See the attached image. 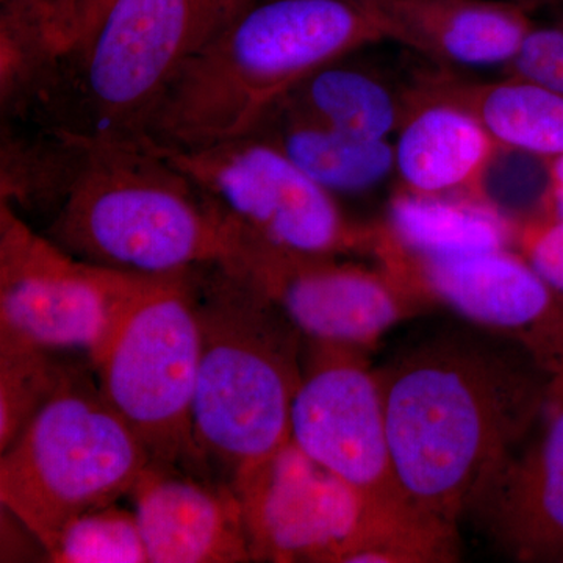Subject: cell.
<instances>
[{
    "instance_id": "cell-1",
    "label": "cell",
    "mask_w": 563,
    "mask_h": 563,
    "mask_svg": "<svg viewBox=\"0 0 563 563\" xmlns=\"http://www.w3.org/2000/svg\"><path fill=\"white\" fill-rule=\"evenodd\" d=\"M377 373L396 487L453 531L531 433L555 376L521 340L470 332L435 336Z\"/></svg>"
},
{
    "instance_id": "cell-2",
    "label": "cell",
    "mask_w": 563,
    "mask_h": 563,
    "mask_svg": "<svg viewBox=\"0 0 563 563\" xmlns=\"http://www.w3.org/2000/svg\"><path fill=\"white\" fill-rule=\"evenodd\" d=\"M201 335L192 440L198 473L232 488L290 442L302 333L242 266L190 269Z\"/></svg>"
},
{
    "instance_id": "cell-3",
    "label": "cell",
    "mask_w": 563,
    "mask_h": 563,
    "mask_svg": "<svg viewBox=\"0 0 563 563\" xmlns=\"http://www.w3.org/2000/svg\"><path fill=\"white\" fill-rule=\"evenodd\" d=\"M383 40L361 0H252L181 70L143 140L195 147L247 135L314 70Z\"/></svg>"
},
{
    "instance_id": "cell-4",
    "label": "cell",
    "mask_w": 563,
    "mask_h": 563,
    "mask_svg": "<svg viewBox=\"0 0 563 563\" xmlns=\"http://www.w3.org/2000/svg\"><path fill=\"white\" fill-rule=\"evenodd\" d=\"M81 261L141 274L242 266L252 239L146 141H91L68 198L41 231Z\"/></svg>"
},
{
    "instance_id": "cell-5",
    "label": "cell",
    "mask_w": 563,
    "mask_h": 563,
    "mask_svg": "<svg viewBox=\"0 0 563 563\" xmlns=\"http://www.w3.org/2000/svg\"><path fill=\"white\" fill-rule=\"evenodd\" d=\"M252 0H114L62 55L35 124L91 141H140L181 70Z\"/></svg>"
},
{
    "instance_id": "cell-6",
    "label": "cell",
    "mask_w": 563,
    "mask_h": 563,
    "mask_svg": "<svg viewBox=\"0 0 563 563\" xmlns=\"http://www.w3.org/2000/svg\"><path fill=\"white\" fill-rule=\"evenodd\" d=\"M150 463L81 366L0 453V503L49 555L70 521L131 495Z\"/></svg>"
},
{
    "instance_id": "cell-7",
    "label": "cell",
    "mask_w": 563,
    "mask_h": 563,
    "mask_svg": "<svg viewBox=\"0 0 563 563\" xmlns=\"http://www.w3.org/2000/svg\"><path fill=\"white\" fill-rule=\"evenodd\" d=\"M166 276L81 261L0 203V343L84 351L92 366Z\"/></svg>"
},
{
    "instance_id": "cell-8",
    "label": "cell",
    "mask_w": 563,
    "mask_h": 563,
    "mask_svg": "<svg viewBox=\"0 0 563 563\" xmlns=\"http://www.w3.org/2000/svg\"><path fill=\"white\" fill-rule=\"evenodd\" d=\"M188 273L168 274L132 310L92 369L151 462L198 473L192 404L201 335Z\"/></svg>"
},
{
    "instance_id": "cell-9",
    "label": "cell",
    "mask_w": 563,
    "mask_h": 563,
    "mask_svg": "<svg viewBox=\"0 0 563 563\" xmlns=\"http://www.w3.org/2000/svg\"><path fill=\"white\" fill-rule=\"evenodd\" d=\"M144 141L209 192L252 240L266 246L335 257L372 244L373 233L346 221L335 195L262 136L250 133L195 147Z\"/></svg>"
},
{
    "instance_id": "cell-10",
    "label": "cell",
    "mask_w": 563,
    "mask_h": 563,
    "mask_svg": "<svg viewBox=\"0 0 563 563\" xmlns=\"http://www.w3.org/2000/svg\"><path fill=\"white\" fill-rule=\"evenodd\" d=\"M302 373L290 413V442L361 493L368 507L406 503L396 487L379 373L325 346Z\"/></svg>"
},
{
    "instance_id": "cell-11",
    "label": "cell",
    "mask_w": 563,
    "mask_h": 563,
    "mask_svg": "<svg viewBox=\"0 0 563 563\" xmlns=\"http://www.w3.org/2000/svg\"><path fill=\"white\" fill-rule=\"evenodd\" d=\"M252 561L339 562L361 531L365 498L288 442L232 485Z\"/></svg>"
},
{
    "instance_id": "cell-12",
    "label": "cell",
    "mask_w": 563,
    "mask_h": 563,
    "mask_svg": "<svg viewBox=\"0 0 563 563\" xmlns=\"http://www.w3.org/2000/svg\"><path fill=\"white\" fill-rule=\"evenodd\" d=\"M302 335L325 346L372 344L407 312L404 277L252 242L243 263Z\"/></svg>"
},
{
    "instance_id": "cell-13",
    "label": "cell",
    "mask_w": 563,
    "mask_h": 563,
    "mask_svg": "<svg viewBox=\"0 0 563 563\" xmlns=\"http://www.w3.org/2000/svg\"><path fill=\"white\" fill-rule=\"evenodd\" d=\"M398 254L401 276L476 324L512 332L551 373H563L562 302L523 255L507 247L448 257Z\"/></svg>"
},
{
    "instance_id": "cell-14",
    "label": "cell",
    "mask_w": 563,
    "mask_h": 563,
    "mask_svg": "<svg viewBox=\"0 0 563 563\" xmlns=\"http://www.w3.org/2000/svg\"><path fill=\"white\" fill-rule=\"evenodd\" d=\"M525 562H563V373L539 421L485 481L468 510Z\"/></svg>"
},
{
    "instance_id": "cell-15",
    "label": "cell",
    "mask_w": 563,
    "mask_h": 563,
    "mask_svg": "<svg viewBox=\"0 0 563 563\" xmlns=\"http://www.w3.org/2000/svg\"><path fill=\"white\" fill-rule=\"evenodd\" d=\"M131 495L150 563L252 562L242 506L229 485L151 462Z\"/></svg>"
},
{
    "instance_id": "cell-16",
    "label": "cell",
    "mask_w": 563,
    "mask_h": 563,
    "mask_svg": "<svg viewBox=\"0 0 563 563\" xmlns=\"http://www.w3.org/2000/svg\"><path fill=\"white\" fill-rule=\"evenodd\" d=\"M384 40L454 66L509 65L540 0H361Z\"/></svg>"
},
{
    "instance_id": "cell-17",
    "label": "cell",
    "mask_w": 563,
    "mask_h": 563,
    "mask_svg": "<svg viewBox=\"0 0 563 563\" xmlns=\"http://www.w3.org/2000/svg\"><path fill=\"white\" fill-rule=\"evenodd\" d=\"M407 102L393 146L402 190L487 201L485 176L499 146L483 122L461 103L420 88Z\"/></svg>"
},
{
    "instance_id": "cell-18",
    "label": "cell",
    "mask_w": 563,
    "mask_h": 563,
    "mask_svg": "<svg viewBox=\"0 0 563 563\" xmlns=\"http://www.w3.org/2000/svg\"><path fill=\"white\" fill-rule=\"evenodd\" d=\"M420 90L442 96L472 111L499 150L518 151L542 161L563 157V96L509 76L499 81H465L440 74Z\"/></svg>"
},
{
    "instance_id": "cell-19",
    "label": "cell",
    "mask_w": 563,
    "mask_h": 563,
    "mask_svg": "<svg viewBox=\"0 0 563 563\" xmlns=\"http://www.w3.org/2000/svg\"><path fill=\"white\" fill-rule=\"evenodd\" d=\"M251 133L279 147L332 195L369 190L395 172V147L388 141L335 131L282 103H276Z\"/></svg>"
},
{
    "instance_id": "cell-20",
    "label": "cell",
    "mask_w": 563,
    "mask_h": 563,
    "mask_svg": "<svg viewBox=\"0 0 563 563\" xmlns=\"http://www.w3.org/2000/svg\"><path fill=\"white\" fill-rule=\"evenodd\" d=\"M91 140L33 124L2 121L0 131V203L20 217L47 222L68 198Z\"/></svg>"
},
{
    "instance_id": "cell-21",
    "label": "cell",
    "mask_w": 563,
    "mask_h": 563,
    "mask_svg": "<svg viewBox=\"0 0 563 563\" xmlns=\"http://www.w3.org/2000/svg\"><path fill=\"white\" fill-rule=\"evenodd\" d=\"M514 228L488 201L401 191L390 203V242L410 255L506 250Z\"/></svg>"
},
{
    "instance_id": "cell-22",
    "label": "cell",
    "mask_w": 563,
    "mask_h": 563,
    "mask_svg": "<svg viewBox=\"0 0 563 563\" xmlns=\"http://www.w3.org/2000/svg\"><path fill=\"white\" fill-rule=\"evenodd\" d=\"M344 60L314 70L277 103L357 139L388 141L401 128L409 102L372 70Z\"/></svg>"
},
{
    "instance_id": "cell-23",
    "label": "cell",
    "mask_w": 563,
    "mask_h": 563,
    "mask_svg": "<svg viewBox=\"0 0 563 563\" xmlns=\"http://www.w3.org/2000/svg\"><path fill=\"white\" fill-rule=\"evenodd\" d=\"M60 65V51L47 29L46 7L35 0H0L2 121H38Z\"/></svg>"
},
{
    "instance_id": "cell-24",
    "label": "cell",
    "mask_w": 563,
    "mask_h": 563,
    "mask_svg": "<svg viewBox=\"0 0 563 563\" xmlns=\"http://www.w3.org/2000/svg\"><path fill=\"white\" fill-rule=\"evenodd\" d=\"M58 352L0 343V453L81 368Z\"/></svg>"
},
{
    "instance_id": "cell-25",
    "label": "cell",
    "mask_w": 563,
    "mask_h": 563,
    "mask_svg": "<svg viewBox=\"0 0 563 563\" xmlns=\"http://www.w3.org/2000/svg\"><path fill=\"white\" fill-rule=\"evenodd\" d=\"M55 563H150L135 510L117 503L99 507L70 521L52 548Z\"/></svg>"
},
{
    "instance_id": "cell-26",
    "label": "cell",
    "mask_w": 563,
    "mask_h": 563,
    "mask_svg": "<svg viewBox=\"0 0 563 563\" xmlns=\"http://www.w3.org/2000/svg\"><path fill=\"white\" fill-rule=\"evenodd\" d=\"M507 68L509 76L531 80L563 96V25H532Z\"/></svg>"
},
{
    "instance_id": "cell-27",
    "label": "cell",
    "mask_w": 563,
    "mask_h": 563,
    "mask_svg": "<svg viewBox=\"0 0 563 563\" xmlns=\"http://www.w3.org/2000/svg\"><path fill=\"white\" fill-rule=\"evenodd\" d=\"M521 255L563 306V220L540 217L520 231Z\"/></svg>"
},
{
    "instance_id": "cell-28",
    "label": "cell",
    "mask_w": 563,
    "mask_h": 563,
    "mask_svg": "<svg viewBox=\"0 0 563 563\" xmlns=\"http://www.w3.org/2000/svg\"><path fill=\"white\" fill-rule=\"evenodd\" d=\"M114 0H57L46 9L47 29L62 55L87 38Z\"/></svg>"
},
{
    "instance_id": "cell-29",
    "label": "cell",
    "mask_w": 563,
    "mask_h": 563,
    "mask_svg": "<svg viewBox=\"0 0 563 563\" xmlns=\"http://www.w3.org/2000/svg\"><path fill=\"white\" fill-rule=\"evenodd\" d=\"M542 203L543 218L563 220V157L547 161V190Z\"/></svg>"
},
{
    "instance_id": "cell-30",
    "label": "cell",
    "mask_w": 563,
    "mask_h": 563,
    "mask_svg": "<svg viewBox=\"0 0 563 563\" xmlns=\"http://www.w3.org/2000/svg\"><path fill=\"white\" fill-rule=\"evenodd\" d=\"M35 2L41 3V5L46 7V9H49L51 5H54L57 0H35Z\"/></svg>"
},
{
    "instance_id": "cell-31",
    "label": "cell",
    "mask_w": 563,
    "mask_h": 563,
    "mask_svg": "<svg viewBox=\"0 0 563 563\" xmlns=\"http://www.w3.org/2000/svg\"><path fill=\"white\" fill-rule=\"evenodd\" d=\"M559 3V5H562L563 7V0H542V3ZM562 25H563V21H562Z\"/></svg>"
}]
</instances>
